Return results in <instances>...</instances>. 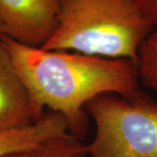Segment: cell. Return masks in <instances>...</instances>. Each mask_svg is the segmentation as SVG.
I'll use <instances>...</instances> for the list:
<instances>
[{
    "mask_svg": "<svg viewBox=\"0 0 157 157\" xmlns=\"http://www.w3.org/2000/svg\"><path fill=\"white\" fill-rule=\"evenodd\" d=\"M86 110L95 125L87 157H157V101L144 92L101 94Z\"/></svg>",
    "mask_w": 157,
    "mask_h": 157,
    "instance_id": "3",
    "label": "cell"
},
{
    "mask_svg": "<svg viewBox=\"0 0 157 157\" xmlns=\"http://www.w3.org/2000/svg\"><path fill=\"white\" fill-rule=\"evenodd\" d=\"M5 157H87L86 146L71 135L48 140L34 149Z\"/></svg>",
    "mask_w": 157,
    "mask_h": 157,
    "instance_id": "7",
    "label": "cell"
},
{
    "mask_svg": "<svg viewBox=\"0 0 157 157\" xmlns=\"http://www.w3.org/2000/svg\"><path fill=\"white\" fill-rule=\"evenodd\" d=\"M42 115L34 107L9 52L0 39V128L28 125Z\"/></svg>",
    "mask_w": 157,
    "mask_h": 157,
    "instance_id": "5",
    "label": "cell"
},
{
    "mask_svg": "<svg viewBox=\"0 0 157 157\" xmlns=\"http://www.w3.org/2000/svg\"><path fill=\"white\" fill-rule=\"evenodd\" d=\"M140 14L153 28L157 27V0H134Z\"/></svg>",
    "mask_w": 157,
    "mask_h": 157,
    "instance_id": "9",
    "label": "cell"
},
{
    "mask_svg": "<svg viewBox=\"0 0 157 157\" xmlns=\"http://www.w3.org/2000/svg\"><path fill=\"white\" fill-rule=\"evenodd\" d=\"M0 39L38 112L44 114L48 107L60 113L78 140L86 134L89 101L106 94L132 98L140 91L137 64L131 59L45 50L3 34Z\"/></svg>",
    "mask_w": 157,
    "mask_h": 157,
    "instance_id": "1",
    "label": "cell"
},
{
    "mask_svg": "<svg viewBox=\"0 0 157 157\" xmlns=\"http://www.w3.org/2000/svg\"><path fill=\"white\" fill-rule=\"evenodd\" d=\"M67 135L70 134L66 119L54 111L45 113L28 125L0 128V157L34 149L52 139Z\"/></svg>",
    "mask_w": 157,
    "mask_h": 157,
    "instance_id": "6",
    "label": "cell"
},
{
    "mask_svg": "<svg viewBox=\"0 0 157 157\" xmlns=\"http://www.w3.org/2000/svg\"><path fill=\"white\" fill-rule=\"evenodd\" d=\"M3 33V28H2V25H1V22H0V34H2Z\"/></svg>",
    "mask_w": 157,
    "mask_h": 157,
    "instance_id": "10",
    "label": "cell"
},
{
    "mask_svg": "<svg viewBox=\"0 0 157 157\" xmlns=\"http://www.w3.org/2000/svg\"><path fill=\"white\" fill-rule=\"evenodd\" d=\"M62 0H0L3 35L41 47L56 30Z\"/></svg>",
    "mask_w": 157,
    "mask_h": 157,
    "instance_id": "4",
    "label": "cell"
},
{
    "mask_svg": "<svg viewBox=\"0 0 157 157\" xmlns=\"http://www.w3.org/2000/svg\"><path fill=\"white\" fill-rule=\"evenodd\" d=\"M153 29L134 0H62L56 30L40 48L138 64L140 45Z\"/></svg>",
    "mask_w": 157,
    "mask_h": 157,
    "instance_id": "2",
    "label": "cell"
},
{
    "mask_svg": "<svg viewBox=\"0 0 157 157\" xmlns=\"http://www.w3.org/2000/svg\"><path fill=\"white\" fill-rule=\"evenodd\" d=\"M137 67L140 82L157 93V27L140 45Z\"/></svg>",
    "mask_w": 157,
    "mask_h": 157,
    "instance_id": "8",
    "label": "cell"
}]
</instances>
